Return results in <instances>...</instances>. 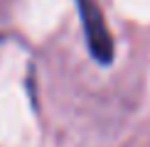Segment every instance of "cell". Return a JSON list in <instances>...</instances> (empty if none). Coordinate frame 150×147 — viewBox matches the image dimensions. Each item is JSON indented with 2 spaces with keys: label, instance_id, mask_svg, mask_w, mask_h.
Masks as SVG:
<instances>
[{
  "label": "cell",
  "instance_id": "obj_1",
  "mask_svg": "<svg viewBox=\"0 0 150 147\" xmlns=\"http://www.w3.org/2000/svg\"><path fill=\"white\" fill-rule=\"evenodd\" d=\"M79 15L81 24H84V37L89 44L91 57L98 64H111L113 61V37L108 32L103 12L93 0H79Z\"/></svg>",
  "mask_w": 150,
  "mask_h": 147
}]
</instances>
